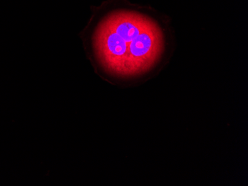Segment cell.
I'll use <instances>...</instances> for the list:
<instances>
[{"instance_id":"obj_1","label":"cell","mask_w":248,"mask_h":186,"mask_svg":"<svg viewBox=\"0 0 248 186\" xmlns=\"http://www.w3.org/2000/svg\"><path fill=\"white\" fill-rule=\"evenodd\" d=\"M92 11L80 36L100 78L121 87L138 86L170 60L175 37L167 16L128 0H107Z\"/></svg>"}]
</instances>
